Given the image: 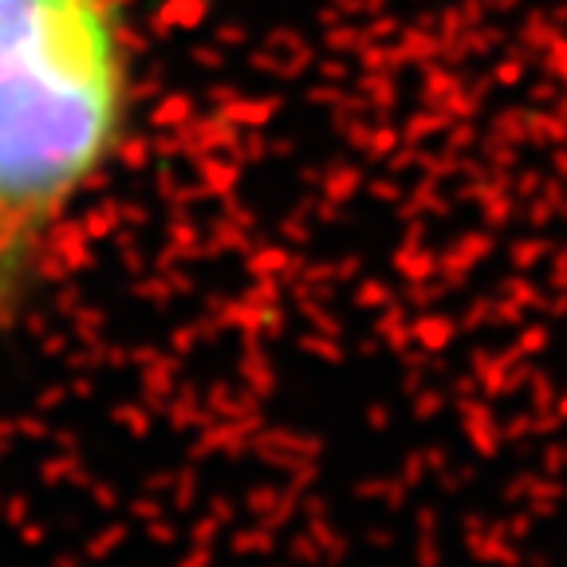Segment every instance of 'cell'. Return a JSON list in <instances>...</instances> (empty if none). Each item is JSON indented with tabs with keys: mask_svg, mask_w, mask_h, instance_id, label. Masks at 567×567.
Returning <instances> with one entry per match:
<instances>
[{
	"mask_svg": "<svg viewBox=\"0 0 567 567\" xmlns=\"http://www.w3.org/2000/svg\"><path fill=\"white\" fill-rule=\"evenodd\" d=\"M142 115L134 0H0V233L48 257Z\"/></svg>",
	"mask_w": 567,
	"mask_h": 567,
	"instance_id": "cell-1",
	"label": "cell"
},
{
	"mask_svg": "<svg viewBox=\"0 0 567 567\" xmlns=\"http://www.w3.org/2000/svg\"><path fill=\"white\" fill-rule=\"evenodd\" d=\"M44 257L32 252V248L17 245L0 233V336L17 323V316L28 308V296H32V284L40 276Z\"/></svg>",
	"mask_w": 567,
	"mask_h": 567,
	"instance_id": "cell-2",
	"label": "cell"
}]
</instances>
